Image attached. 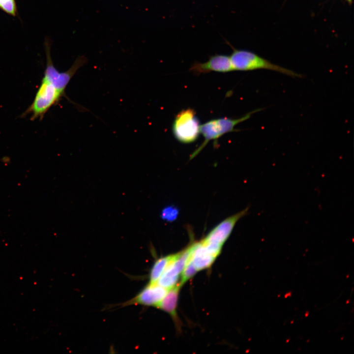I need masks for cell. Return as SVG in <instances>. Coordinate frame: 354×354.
<instances>
[{"mask_svg":"<svg viewBox=\"0 0 354 354\" xmlns=\"http://www.w3.org/2000/svg\"><path fill=\"white\" fill-rule=\"evenodd\" d=\"M222 247L204 239L190 245L189 257L197 271L210 267L219 255Z\"/></svg>","mask_w":354,"mask_h":354,"instance_id":"6","label":"cell"},{"mask_svg":"<svg viewBox=\"0 0 354 354\" xmlns=\"http://www.w3.org/2000/svg\"><path fill=\"white\" fill-rule=\"evenodd\" d=\"M0 9L13 17L17 15V7L15 0H0Z\"/></svg>","mask_w":354,"mask_h":354,"instance_id":"14","label":"cell"},{"mask_svg":"<svg viewBox=\"0 0 354 354\" xmlns=\"http://www.w3.org/2000/svg\"><path fill=\"white\" fill-rule=\"evenodd\" d=\"M230 58L234 71H250L264 69L278 72L292 77H302L301 74L274 64L247 50L233 49Z\"/></svg>","mask_w":354,"mask_h":354,"instance_id":"2","label":"cell"},{"mask_svg":"<svg viewBox=\"0 0 354 354\" xmlns=\"http://www.w3.org/2000/svg\"><path fill=\"white\" fill-rule=\"evenodd\" d=\"M67 97L50 81L43 77L31 104L22 114V117L30 115V120L43 119L50 109L58 104L61 99Z\"/></svg>","mask_w":354,"mask_h":354,"instance_id":"1","label":"cell"},{"mask_svg":"<svg viewBox=\"0 0 354 354\" xmlns=\"http://www.w3.org/2000/svg\"><path fill=\"white\" fill-rule=\"evenodd\" d=\"M174 254L162 256L153 263L149 274V283H156L167 266L172 260Z\"/></svg>","mask_w":354,"mask_h":354,"instance_id":"12","label":"cell"},{"mask_svg":"<svg viewBox=\"0 0 354 354\" xmlns=\"http://www.w3.org/2000/svg\"><path fill=\"white\" fill-rule=\"evenodd\" d=\"M51 40L46 38L44 47L46 57V65L43 77L53 83L61 92L65 93L67 85L77 70L85 65L87 59L84 56L79 57L67 70L60 72L55 67L51 55Z\"/></svg>","mask_w":354,"mask_h":354,"instance_id":"4","label":"cell"},{"mask_svg":"<svg viewBox=\"0 0 354 354\" xmlns=\"http://www.w3.org/2000/svg\"><path fill=\"white\" fill-rule=\"evenodd\" d=\"M167 291L168 289L157 283H148L133 298L124 303V305L136 304L157 307Z\"/></svg>","mask_w":354,"mask_h":354,"instance_id":"8","label":"cell"},{"mask_svg":"<svg viewBox=\"0 0 354 354\" xmlns=\"http://www.w3.org/2000/svg\"><path fill=\"white\" fill-rule=\"evenodd\" d=\"M232 71L230 56L225 55L211 56L206 61L196 62L189 68V71L197 75L213 71L225 73Z\"/></svg>","mask_w":354,"mask_h":354,"instance_id":"9","label":"cell"},{"mask_svg":"<svg viewBox=\"0 0 354 354\" xmlns=\"http://www.w3.org/2000/svg\"><path fill=\"white\" fill-rule=\"evenodd\" d=\"M190 254V253H189ZM189 256L182 271L179 283L182 286L188 280L192 278L197 272Z\"/></svg>","mask_w":354,"mask_h":354,"instance_id":"13","label":"cell"},{"mask_svg":"<svg viewBox=\"0 0 354 354\" xmlns=\"http://www.w3.org/2000/svg\"><path fill=\"white\" fill-rule=\"evenodd\" d=\"M178 209L174 206H170L164 208L161 212L162 218L167 221L175 220L178 215Z\"/></svg>","mask_w":354,"mask_h":354,"instance_id":"15","label":"cell"},{"mask_svg":"<svg viewBox=\"0 0 354 354\" xmlns=\"http://www.w3.org/2000/svg\"><path fill=\"white\" fill-rule=\"evenodd\" d=\"M190 253V245L183 250L174 254V257L158 280L157 283L169 290L179 282L182 271Z\"/></svg>","mask_w":354,"mask_h":354,"instance_id":"7","label":"cell"},{"mask_svg":"<svg viewBox=\"0 0 354 354\" xmlns=\"http://www.w3.org/2000/svg\"><path fill=\"white\" fill-rule=\"evenodd\" d=\"M248 207L226 219L215 227L204 239L207 242L222 246L231 234L235 224L246 214Z\"/></svg>","mask_w":354,"mask_h":354,"instance_id":"10","label":"cell"},{"mask_svg":"<svg viewBox=\"0 0 354 354\" xmlns=\"http://www.w3.org/2000/svg\"><path fill=\"white\" fill-rule=\"evenodd\" d=\"M263 109L255 110L239 118L224 117L210 120L201 125L200 134L204 137V141L192 153L191 158L197 155L209 141L214 140L216 142L217 140L224 134L236 131L235 128L236 125L249 119L252 114Z\"/></svg>","mask_w":354,"mask_h":354,"instance_id":"3","label":"cell"},{"mask_svg":"<svg viewBox=\"0 0 354 354\" xmlns=\"http://www.w3.org/2000/svg\"><path fill=\"white\" fill-rule=\"evenodd\" d=\"M200 126L196 112L188 108L176 115L172 125V131L178 141L190 144L198 139L200 134Z\"/></svg>","mask_w":354,"mask_h":354,"instance_id":"5","label":"cell"},{"mask_svg":"<svg viewBox=\"0 0 354 354\" xmlns=\"http://www.w3.org/2000/svg\"><path fill=\"white\" fill-rule=\"evenodd\" d=\"M182 285L178 282L177 285L168 290L164 297L159 303L157 308L168 313L178 325L177 309L178 304L179 291Z\"/></svg>","mask_w":354,"mask_h":354,"instance_id":"11","label":"cell"}]
</instances>
